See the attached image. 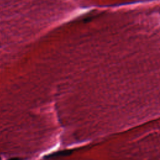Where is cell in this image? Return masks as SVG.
Here are the masks:
<instances>
[{
	"label": "cell",
	"instance_id": "cell-3",
	"mask_svg": "<svg viewBox=\"0 0 160 160\" xmlns=\"http://www.w3.org/2000/svg\"><path fill=\"white\" fill-rule=\"evenodd\" d=\"M0 160H1V158H0Z\"/></svg>",
	"mask_w": 160,
	"mask_h": 160
},
{
	"label": "cell",
	"instance_id": "cell-1",
	"mask_svg": "<svg viewBox=\"0 0 160 160\" xmlns=\"http://www.w3.org/2000/svg\"><path fill=\"white\" fill-rule=\"evenodd\" d=\"M72 153L71 151L69 150H64V151H61L58 152H56L53 154H51L48 155L47 157L48 158H58V157H64V156H67L70 155Z\"/></svg>",
	"mask_w": 160,
	"mask_h": 160
},
{
	"label": "cell",
	"instance_id": "cell-2",
	"mask_svg": "<svg viewBox=\"0 0 160 160\" xmlns=\"http://www.w3.org/2000/svg\"><path fill=\"white\" fill-rule=\"evenodd\" d=\"M8 160H22V159H20V158H11L9 159H8Z\"/></svg>",
	"mask_w": 160,
	"mask_h": 160
}]
</instances>
